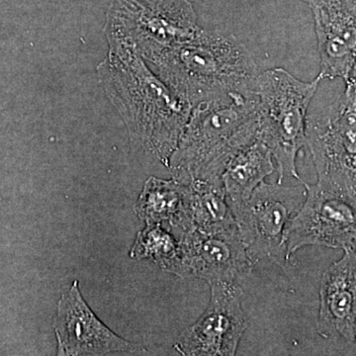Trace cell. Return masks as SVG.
Returning <instances> with one entry per match:
<instances>
[{
    "instance_id": "obj_1",
    "label": "cell",
    "mask_w": 356,
    "mask_h": 356,
    "mask_svg": "<svg viewBox=\"0 0 356 356\" xmlns=\"http://www.w3.org/2000/svg\"><path fill=\"white\" fill-rule=\"evenodd\" d=\"M259 97L254 86L227 91L194 105L170 166L175 179L221 184L238 152L259 140Z\"/></svg>"
},
{
    "instance_id": "obj_5",
    "label": "cell",
    "mask_w": 356,
    "mask_h": 356,
    "mask_svg": "<svg viewBox=\"0 0 356 356\" xmlns=\"http://www.w3.org/2000/svg\"><path fill=\"white\" fill-rule=\"evenodd\" d=\"M305 199L304 184L283 186L264 181L247 202L233 210L241 238L254 266L264 259L282 268L287 266V229Z\"/></svg>"
},
{
    "instance_id": "obj_10",
    "label": "cell",
    "mask_w": 356,
    "mask_h": 356,
    "mask_svg": "<svg viewBox=\"0 0 356 356\" xmlns=\"http://www.w3.org/2000/svg\"><path fill=\"white\" fill-rule=\"evenodd\" d=\"M315 20L323 79H350L356 64V0H315Z\"/></svg>"
},
{
    "instance_id": "obj_4",
    "label": "cell",
    "mask_w": 356,
    "mask_h": 356,
    "mask_svg": "<svg viewBox=\"0 0 356 356\" xmlns=\"http://www.w3.org/2000/svg\"><path fill=\"white\" fill-rule=\"evenodd\" d=\"M327 114L308 117L307 147L317 184L356 204V86L350 79Z\"/></svg>"
},
{
    "instance_id": "obj_9",
    "label": "cell",
    "mask_w": 356,
    "mask_h": 356,
    "mask_svg": "<svg viewBox=\"0 0 356 356\" xmlns=\"http://www.w3.org/2000/svg\"><path fill=\"white\" fill-rule=\"evenodd\" d=\"M53 327L58 341L57 355H105L137 351L135 343L122 339L97 318L83 299L77 280L58 300Z\"/></svg>"
},
{
    "instance_id": "obj_11",
    "label": "cell",
    "mask_w": 356,
    "mask_h": 356,
    "mask_svg": "<svg viewBox=\"0 0 356 356\" xmlns=\"http://www.w3.org/2000/svg\"><path fill=\"white\" fill-rule=\"evenodd\" d=\"M323 274L317 332L324 339H343L356 343V248Z\"/></svg>"
},
{
    "instance_id": "obj_7",
    "label": "cell",
    "mask_w": 356,
    "mask_h": 356,
    "mask_svg": "<svg viewBox=\"0 0 356 356\" xmlns=\"http://www.w3.org/2000/svg\"><path fill=\"white\" fill-rule=\"evenodd\" d=\"M177 259L168 273L180 278L236 283L254 269L238 226L214 232L191 229L180 234Z\"/></svg>"
},
{
    "instance_id": "obj_2",
    "label": "cell",
    "mask_w": 356,
    "mask_h": 356,
    "mask_svg": "<svg viewBox=\"0 0 356 356\" xmlns=\"http://www.w3.org/2000/svg\"><path fill=\"white\" fill-rule=\"evenodd\" d=\"M173 92L189 105L227 91L250 88L257 64L234 35L200 31L153 56Z\"/></svg>"
},
{
    "instance_id": "obj_16",
    "label": "cell",
    "mask_w": 356,
    "mask_h": 356,
    "mask_svg": "<svg viewBox=\"0 0 356 356\" xmlns=\"http://www.w3.org/2000/svg\"><path fill=\"white\" fill-rule=\"evenodd\" d=\"M179 242L161 224H147L136 236L130 250L133 259H149L168 273L177 259Z\"/></svg>"
},
{
    "instance_id": "obj_6",
    "label": "cell",
    "mask_w": 356,
    "mask_h": 356,
    "mask_svg": "<svg viewBox=\"0 0 356 356\" xmlns=\"http://www.w3.org/2000/svg\"><path fill=\"white\" fill-rule=\"evenodd\" d=\"M306 199L287 229V257L308 245L356 248V204L320 184L302 181Z\"/></svg>"
},
{
    "instance_id": "obj_18",
    "label": "cell",
    "mask_w": 356,
    "mask_h": 356,
    "mask_svg": "<svg viewBox=\"0 0 356 356\" xmlns=\"http://www.w3.org/2000/svg\"><path fill=\"white\" fill-rule=\"evenodd\" d=\"M303 1L307 2V3H309V2L313 1V0H303Z\"/></svg>"
},
{
    "instance_id": "obj_13",
    "label": "cell",
    "mask_w": 356,
    "mask_h": 356,
    "mask_svg": "<svg viewBox=\"0 0 356 356\" xmlns=\"http://www.w3.org/2000/svg\"><path fill=\"white\" fill-rule=\"evenodd\" d=\"M191 186L179 180L151 177L145 184L137 203L135 214L147 224L168 225L180 233L189 228L188 211Z\"/></svg>"
},
{
    "instance_id": "obj_3",
    "label": "cell",
    "mask_w": 356,
    "mask_h": 356,
    "mask_svg": "<svg viewBox=\"0 0 356 356\" xmlns=\"http://www.w3.org/2000/svg\"><path fill=\"white\" fill-rule=\"evenodd\" d=\"M321 81L318 76L309 83L300 81L280 67L255 77L259 139L277 163L278 184L285 177L303 181L297 170V156L307 147L308 108Z\"/></svg>"
},
{
    "instance_id": "obj_12",
    "label": "cell",
    "mask_w": 356,
    "mask_h": 356,
    "mask_svg": "<svg viewBox=\"0 0 356 356\" xmlns=\"http://www.w3.org/2000/svg\"><path fill=\"white\" fill-rule=\"evenodd\" d=\"M135 8L143 29L152 41V54L188 41L200 29L187 0H125Z\"/></svg>"
},
{
    "instance_id": "obj_8",
    "label": "cell",
    "mask_w": 356,
    "mask_h": 356,
    "mask_svg": "<svg viewBox=\"0 0 356 356\" xmlns=\"http://www.w3.org/2000/svg\"><path fill=\"white\" fill-rule=\"evenodd\" d=\"M243 300V289L236 283L211 284L207 309L182 332L175 350L185 356L235 355L247 330Z\"/></svg>"
},
{
    "instance_id": "obj_17",
    "label": "cell",
    "mask_w": 356,
    "mask_h": 356,
    "mask_svg": "<svg viewBox=\"0 0 356 356\" xmlns=\"http://www.w3.org/2000/svg\"><path fill=\"white\" fill-rule=\"evenodd\" d=\"M350 79H351V81H353V83H355L356 86V64L355 65V67H353V72H351V76Z\"/></svg>"
},
{
    "instance_id": "obj_15",
    "label": "cell",
    "mask_w": 356,
    "mask_h": 356,
    "mask_svg": "<svg viewBox=\"0 0 356 356\" xmlns=\"http://www.w3.org/2000/svg\"><path fill=\"white\" fill-rule=\"evenodd\" d=\"M189 186L188 229L214 232L238 226L222 185L196 181L189 184Z\"/></svg>"
},
{
    "instance_id": "obj_14",
    "label": "cell",
    "mask_w": 356,
    "mask_h": 356,
    "mask_svg": "<svg viewBox=\"0 0 356 356\" xmlns=\"http://www.w3.org/2000/svg\"><path fill=\"white\" fill-rule=\"evenodd\" d=\"M274 170L273 154L261 140L238 152L222 175V188L232 212L247 202Z\"/></svg>"
}]
</instances>
